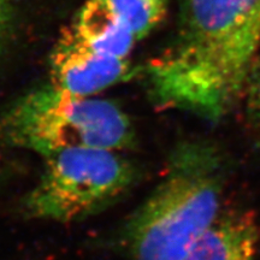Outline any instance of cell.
<instances>
[{"mask_svg": "<svg viewBox=\"0 0 260 260\" xmlns=\"http://www.w3.org/2000/svg\"><path fill=\"white\" fill-rule=\"evenodd\" d=\"M259 44L260 0H184L176 41L146 69L149 95L218 123L241 105Z\"/></svg>", "mask_w": 260, "mask_h": 260, "instance_id": "6da1fadb", "label": "cell"}, {"mask_svg": "<svg viewBox=\"0 0 260 260\" xmlns=\"http://www.w3.org/2000/svg\"><path fill=\"white\" fill-rule=\"evenodd\" d=\"M229 174V158L217 141L178 142L160 182L122 228L129 259H183L224 210Z\"/></svg>", "mask_w": 260, "mask_h": 260, "instance_id": "7a4b0ae2", "label": "cell"}, {"mask_svg": "<svg viewBox=\"0 0 260 260\" xmlns=\"http://www.w3.org/2000/svg\"><path fill=\"white\" fill-rule=\"evenodd\" d=\"M0 140L45 158L77 147L122 151L134 146L135 132L113 102L71 95L50 83L0 116Z\"/></svg>", "mask_w": 260, "mask_h": 260, "instance_id": "3957f363", "label": "cell"}, {"mask_svg": "<svg viewBox=\"0 0 260 260\" xmlns=\"http://www.w3.org/2000/svg\"><path fill=\"white\" fill-rule=\"evenodd\" d=\"M35 186L22 201L29 218L80 222L111 206L135 183L138 171L118 151L69 148L44 158Z\"/></svg>", "mask_w": 260, "mask_h": 260, "instance_id": "277c9868", "label": "cell"}, {"mask_svg": "<svg viewBox=\"0 0 260 260\" xmlns=\"http://www.w3.org/2000/svg\"><path fill=\"white\" fill-rule=\"evenodd\" d=\"M132 74L128 60L99 53L74 27L61 32L50 57L51 84L75 96L95 95Z\"/></svg>", "mask_w": 260, "mask_h": 260, "instance_id": "5b68a950", "label": "cell"}, {"mask_svg": "<svg viewBox=\"0 0 260 260\" xmlns=\"http://www.w3.org/2000/svg\"><path fill=\"white\" fill-rule=\"evenodd\" d=\"M259 226L255 214L224 207L213 225L182 260H256Z\"/></svg>", "mask_w": 260, "mask_h": 260, "instance_id": "8992f818", "label": "cell"}, {"mask_svg": "<svg viewBox=\"0 0 260 260\" xmlns=\"http://www.w3.org/2000/svg\"><path fill=\"white\" fill-rule=\"evenodd\" d=\"M75 30L105 56L126 59L136 38L110 0H87L77 15Z\"/></svg>", "mask_w": 260, "mask_h": 260, "instance_id": "52a82bcc", "label": "cell"}, {"mask_svg": "<svg viewBox=\"0 0 260 260\" xmlns=\"http://www.w3.org/2000/svg\"><path fill=\"white\" fill-rule=\"evenodd\" d=\"M110 3L134 32L136 40L147 37L167 11V0H110Z\"/></svg>", "mask_w": 260, "mask_h": 260, "instance_id": "ba28073f", "label": "cell"}, {"mask_svg": "<svg viewBox=\"0 0 260 260\" xmlns=\"http://www.w3.org/2000/svg\"><path fill=\"white\" fill-rule=\"evenodd\" d=\"M241 104L247 130L260 149V52L249 73Z\"/></svg>", "mask_w": 260, "mask_h": 260, "instance_id": "9c48e42d", "label": "cell"}, {"mask_svg": "<svg viewBox=\"0 0 260 260\" xmlns=\"http://www.w3.org/2000/svg\"><path fill=\"white\" fill-rule=\"evenodd\" d=\"M12 8H14V0H0V44L9 29Z\"/></svg>", "mask_w": 260, "mask_h": 260, "instance_id": "30bf717a", "label": "cell"}, {"mask_svg": "<svg viewBox=\"0 0 260 260\" xmlns=\"http://www.w3.org/2000/svg\"><path fill=\"white\" fill-rule=\"evenodd\" d=\"M0 181H2V174H0Z\"/></svg>", "mask_w": 260, "mask_h": 260, "instance_id": "8fae6325", "label": "cell"}]
</instances>
